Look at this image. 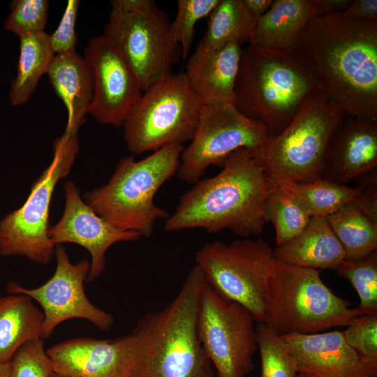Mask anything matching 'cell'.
<instances>
[{"label": "cell", "instance_id": "cell-1", "mask_svg": "<svg viewBox=\"0 0 377 377\" xmlns=\"http://www.w3.org/2000/svg\"><path fill=\"white\" fill-rule=\"evenodd\" d=\"M286 52L346 115L377 119V22L318 15Z\"/></svg>", "mask_w": 377, "mask_h": 377}, {"label": "cell", "instance_id": "cell-2", "mask_svg": "<svg viewBox=\"0 0 377 377\" xmlns=\"http://www.w3.org/2000/svg\"><path fill=\"white\" fill-rule=\"evenodd\" d=\"M222 167L219 173L202 178L180 197L166 219V231L202 228L216 233L228 229L248 238L263 230L266 200L276 185L252 150L235 151Z\"/></svg>", "mask_w": 377, "mask_h": 377}, {"label": "cell", "instance_id": "cell-3", "mask_svg": "<svg viewBox=\"0 0 377 377\" xmlns=\"http://www.w3.org/2000/svg\"><path fill=\"white\" fill-rule=\"evenodd\" d=\"M205 283L195 264L172 302L139 320L130 377H214L198 327Z\"/></svg>", "mask_w": 377, "mask_h": 377}, {"label": "cell", "instance_id": "cell-4", "mask_svg": "<svg viewBox=\"0 0 377 377\" xmlns=\"http://www.w3.org/2000/svg\"><path fill=\"white\" fill-rule=\"evenodd\" d=\"M316 91L309 73L288 52L251 45L242 49L233 104L271 136L281 132Z\"/></svg>", "mask_w": 377, "mask_h": 377}, {"label": "cell", "instance_id": "cell-5", "mask_svg": "<svg viewBox=\"0 0 377 377\" xmlns=\"http://www.w3.org/2000/svg\"><path fill=\"white\" fill-rule=\"evenodd\" d=\"M183 149L182 145H171L139 161L133 156L121 158L108 182L86 192L84 201L114 227L149 237L156 222L169 216L154 200L177 172Z\"/></svg>", "mask_w": 377, "mask_h": 377}, {"label": "cell", "instance_id": "cell-6", "mask_svg": "<svg viewBox=\"0 0 377 377\" xmlns=\"http://www.w3.org/2000/svg\"><path fill=\"white\" fill-rule=\"evenodd\" d=\"M360 316L349 300L325 285L318 270L275 260L267 283L264 323L279 336L347 327Z\"/></svg>", "mask_w": 377, "mask_h": 377}, {"label": "cell", "instance_id": "cell-7", "mask_svg": "<svg viewBox=\"0 0 377 377\" xmlns=\"http://www.w3.org/2000/svg\"><path fill=\"white\" fill-rule=\"evenodd\" d=\"M345 116L328 96L316 91L290 124L253 155L276 185L314 181L321 177L329 142Z\"/></svg>", "mask_w": 377, "mask_h": 377}, {"label": "cell", "instance_id": "cell-8", "mask_svg": "<svg viewBox=\"0 0 377 377\" xmlns=\"http://www.w3.org/2000/svg\"><path fill=\"white\" fill-rule=\"evenodd\" d=\"M202 105L184 73H170L144 90L123 124L124 140L133 154L191 141Z\"/></svg>", "mask_w": 377, "mask_h": 377}, {"label": "cell", "instance_id": "cell-9", "mask_svg": "<svg viewBox=\"0 0 377 377\" xmlns=\"http://www.w3.org/2000/svg\"><path fill=\"white\" fill-rule=\"evenodd\" d=\"M78 131L64 132L52 144L53 158L36 179L25 202L0 221V254L46 265L55 246L48 236L49 213L57 183L66 177L79 151Z\"/></svg>", "mask_w": 377, "mask_h": 377}, {"label": "cell", "instance_id": "cell-10", "mask_svg": "<svg viewBox=\"0 0 377 377\" xmlns=\"http://www.w3.org/2000/svg\"><path fill=\"white\" fill-rule=\"evenodd\" d=\"M274 261L273 249L262 239L243 238L230 244L214 241L195 255L207 283L248 309L256 323L265 320V296Z\"/></svg>", "mask_w": 377, "mask_h": 377}, {"label": "cell", "instance_id": "cell-11", "mask_svg": "<svg viewBox=\"0 0 377 377\" xmlns=\"http://www.w3.org/2000/svg\"><path fill=\"white\" fill-rule=\"evenodd\" d=\"M255 323L248 309L220 295L205 280L198 333L218 377H246L253 371V357L258 350Z\"/></svg>", "mask_w": 377, "mask_h": 377}, {"label": "cell", "instance_id": "cell-12", "mask_svg": "<svg viewBox=\"0 0 377 377\" xmlns=\"http://www.w3.org/2000/svg\"><path fill=\"white\" fill-rule=\"evenodd\" d=\"M170 24L151 0L133 11L111 9L103 35L131 68L142 91L172 73L179 46Z\"/></svg>", "mask_w": 377, "mask_h": 377}, {"label": "cell", "instance_id": "cell-13", "mask_svg": "<svg viewBox=\"0 0 377 377\" xmlns=\"http://www.w3.org/2000/svg\"><path fill=\"white\" fill-rule=\"evenodd\" d=\"M270 136L266 127L245 117L233 103L202 106L195 134L181 154L178 177L195 184L209 166H223L239 149L254 151Z\"/></svg>", "mask_w": 377, "mask_h": 377}, {"label": "cell", "instance_id": "cell-14", "mask_svg": "<svg viewBox=\"0 0 377 377\" xmlns=\"http://www.w3.org/2000/svg\"><path fill=\"white\" fill-rule=\"evenodd\" d=\"M56 269L51 278L36 288H26L15 281L7 285L8 294H24L36 302L44 315L42 339L49 337L59 324L73 318L88 320L101 331H109L113 316L94 306L87 297L84 283L87 280L90 261L71 262L61 244L54 250Z\"/></svg>", "mask_w": 377, "mask_h": 377}, {"label": "cell", "instance_id": "cell-15", "mask_svg": "<svg viewBox=\"0 0 377 377\" xmlns=\"http://www.w3.org/2000/svg\"><path fill=\"white\" fill-rule=\"evenodd\" d=\"M83 57L94 79L88 114L101 124L123 126L142 93L135 74L103 35L89 40Z\"/></svg>", "mask_w": 377, "mask_h": 377}, {"label": "cell", "instance_id": "cell-16", "mask_svg": "<svg viewBox=\"0 0 377 377\" xmlns=\"http://www.w3.org/2000/svg\"><path fill=\"white\" fill-rule=\"evenodd\" d=\"M65 207L59 221L50 227L52 244L73 243L87 249L90 256L87 281L92 282L105 267L108 249L119 242H132L141 237L136 232L121 230L96 214L81 198L75 184L67 181L64 186Z\"/></svg>", "mask_w": 377, "mask_h": 377}, {"label": "cell", "instance_id": "cell-17", "mask_svg": "<svg viewBox=\"0 0 377 377\" xmlns=\"http://www.w3.org/2000/svg\"><path fill=\"white\" fill-rule=\"evenodd\" d=\"M136 327L116 339L82 337L61 341L46 350L52 371L65 377H130Z\"/></svg>", "mask_w": 377, "mask_h": 377}, {"label": "cell", "instance_id": "cell-18", "mask_svg": "<svg viewBox=\"0 0 377 377\" xmlns=\"http://www.w3.org/2000/svg\"><path fill=\"white\" fill-rule=\"evenodd\" d=\"M280 337L297 374L309 377H377V368L349 346L343 331Z\"/></svg>", "mask_w": 377, "mask_h": 377}, {"label": "cell", "instance_id": "cell-19", "mask_svg": "<svg viewBox=\"0 0 377 377\" xmlns=\"http://www.w3.org/2000/svg\"><path fill=\"white\" fill-rule=\"evenodd\" d=\"M377 165V119L346 115L329 142L321 177L344 184Z\"/></svg>", "mask_w": 377, "mask_h": 377}, {"label": "cell", "instance_id": "cell-20", "mask_svg": "<svg viewBox=\"0 0 377 377\" xmlns=\"http://www.w3.org/2000/svg\"><path fill=\"white\" fill-rule=\"evenodd\" d=\"M242 48L230 43L219 50L196 47L184 74L202 106L233 103Z\"/></svg>", "mask_w": 377, "mask_h": 377}, {"label": "cell", "instance_id": "cell-21", "mask_svg": "<svg viewBox=\"0 0 377 377\" xmlns=\"http://www.w3.org/2000/svg\"><path fill=\"white\" fill-rule=\"evenodd\" d=\"M47 75L67 110L64 132L78 131L93 98L94 79L89 65L76 51L58 54Z\"/></svg>", "mask_w": 377, "mask_h": 377}, {"label": "cell", "instance_id": "cell-22", "mask_svg": "<svg viewBox=\"0 0 377 377\" xmlns=\"http://www.w3.org/2000/svg\"><path fill=\"white\" fill-rule=\"evenodd\" d=\"M288 265L317 269L335 268L346 259L344 249L325 217L312 216L306 227L273 250Z\"/></svg>", "mask_w": 377, "mask_h": 377}, {"label": "cell", "instance_id": "cell-23", "mask_svg": "<svg viewBox=\"0 0 377 377\" xmlns=\"http://www.w3.org/2000/svg\"><path fill=\"white\" fill-rule=\"evenodd\" d=\"M318 15V0H274L270 8L257 21L249 43L286 51Z\"/></svg>", "mask_w": 377, "mask_h": 377}, {"label": "cell", "instance_id": "cell-24", "mask_svg": "<svg viewBox=\"0 0 377 377\" xmlns=\"http://www.w3.org/2000/svg\"><path fill=\"white\" fill-rule=\"evenodd\" d=\"M43 323V311L27 295L1 297L0 362H9L23 345L42 339Z\"/></svg>", "mask_w": 377, "mask_h": 377}, {"label": "cell", "instance_id": "cell-25", "mask_svg": "<svg viewBox=\"0 0 377 377\" xmlns=\"http://www.w3.org/2000/svg\"><path fill=\"white\" fill-rule=\"evenodd\" d=\"M19 38L17 72L9 93L13 105H22L27 102L40 77L47 74L55 55L50 46L49 34L44 31L25 34Z\"/></svg>", "mask_w": 377, "mask_h": 377}, {"label": "cell", "instance_id": "cell-26", "mask_svg": "<svg viewBox=\"0 0 377 377\" xmlns=\"http://www.w3.org/2000/svg\"><path fill=\"white\" fill-rule=\"evenodd\" d=\"M208 17L206 31L198 45L207 50L249 43L256 24L243 0H219Z\"/></svg>", "mask_w": 377, "mask_h": 377}, {"label": "cell", "instance_id": "cell-27", "mask_svg": "<svg viewBox=\"0 0 377 377\" xmlns=\"http://www.w3.org/2000/svg\"><path fill=\"white\" fill-rule=\"evenodd\" d=\"M326 219L344 249L346 260L363 258L377 251V224L354 201Z\"/></svg>", "mask_w": 377, "mask_h": 377}, {"label": "cell", "instance_id": "cell-28", "mask_svg": "<svg viewBox=\"0 0 377 377\" xmlns=\"http://www.w3.org/2000/svg\"><path fill=\"white\" fill-rule=\"evenodd\" d=\"M291 193L312 216L325 217L355 201L358 190L320 177L306 183L279 184Z\"/></svg>", "mask_w": 377, "mask_h": 377}, {"label": "cell", "instance_id": "cell-29", "mask_svg": "<svg viewBox=\"0 0 377 377\" xmlns=\"http://www.w3.org/2000/svg\"><path fill=\"white\" fill-rule=\"evenodd\" d=\"M311 216L284 187L276 185L269 194L265 207V222L273 225L276 242L279 246L299 235Z\"/></svg>", "mask_w": 377, "mask_h": 377}, {"label": "cell", "instance_id": "cell-30", "mask_svg": "<svg viewBox=\"0 0 377 377\" xmlns=\"http://www.w3.org/2000/svg\"><path fill=\"white\" fill-rule=\"evenodd\" d=\"M334 270L357 292L361 314H377V251L360 259H345Z\"/></svg>", "mask_w": 377, "mask_h": 377}, {"label": "cell", "instance_id": "cell-31", "mask_svg": "<svg viewBox=\"0 0 377 377\" xmlns=\"http://www.w3.org/2000/svg\"><path fill=\"white\" fill-rule=\"evenodd\" d=\"M260 377H296L294 362L282 339L267 324L256 323Z\"/></svg>", "mask_w": 377, "mask_h": 377}, {"label": "cell", "instance_id": "cell-32", "mask_svg": "<svg viewBox=\"0 0 377 377\" xmlns=\"http://www.w3.org/2000/svg\"><path fill=\"white\" fill-rule=\"evenodd\" d=\"M219 0H178L175 18L170 24V34L181 49L184 60L188 56L195 27L201 19L209 15Z\"/></svg>", "mask_w": 377, "mask_h": 377}, {"label": "cell", "instance_id": "cell-33", "mask_svg": "<svg viewBox=\"0 0 377 377\" xmlns=\"http://www.w3.org/2000/svg\"><path fill=\"white\" fill-rule=\"evenodd\" d=\"M49 4L47 0L12 1L5 28L18 36L43 31L47 21Z\"/></svg>", "mask_w": 377, "mask_h": 377}, {"label": "cell", "instance_id": "cell-34", "mask_svg": "<svg viewBox=\"0 0 377 377\" xmlns=\"http://www.w3.org/2000/svg\"><path fill=\"white\" fill-rule=\"evenodd\" d=\"M52 372L43 339H39L27 342L15 353L7 377H50Z\"/></svg>", "mask_w": 377, "mask_h": 377}, {"label": "cell", "instance_id": "cell-35", "mask_svg": "<svg viewBox=\"0 0 377 377\" xmlns=\"http://www.w3.org/2000/svg\"><path fill=\"white\" fill-rule=\"evenodd\" d=\"M346 327L343 332L349 346L377 368V314L360 316Z\"/></svg>", "mask_w": 377, "mask_h": 377}, {"label": "cell", "instance_id": "cell-36", "mask_svg": "<svg viewBox=\"0 0 377 377\" xmlns=\"http://www.w3.org/2000/svg\"><path fill=\"white\" fill-rule=\"evenodd\" d=\"M80 3L78 0L67 1L59 25L52 34H49L50 46L55 54L76 51L75 24Z\"/></svg>", "mask_w": 377, "mask_h": 377}, {"label": "cell", "instance_id": "cell-37", "mask_svg": "<svg viewBox=\"0 0 377 377\" xmlns=\"http://www.w3.org/2000/svg\"><path fill=\"white\" fill-rule=\"evenodd\" d=\"M360 181L355 202L359 208L377 224V172L369 171L359 177Z\"/></svg>", "mask_w": 377, "mask_h": 377}, {"label": "cell", "instance_id": "cell-38", "mask_svg": "<svg viewBox=\"0 0 377 377\" xmlns=\"http://www.w3.org/2000/svg\"><path fill=\"white\" fill-rule=\"evenodd\" d=\"M343 17L367 22H377L376 0H355L341 13Z\"/></svg>", "mask_w": 377, "mask_h": 377}, {"label": "cell", "instance_id": "cell-39", "mask_svg": "<svg viewBox=\"0 0 377 377\" xmlns=\"http://www.w3.org/2000/svg\"><path fill=\"white\" fill-rule=\"evenodd\" d=\"M243 3L249 13L257 22L270 8L274 0H243Z\"/></svg>", "mask_w": 377, "mask_h": 377}, {"label": "cell", "instance_id": "cell-40", "mask_svg": "<svg viewBox=\"0 0 377 377\" xmlns=\"http://www.w3.org/2000/svg\"><path fill=\"white\" fill-rule=\"evenodd\" d=\"M353 0H318L319 15L342 13Z\"/></svg>", "mask_w": 377, "mask_h": 377}, {"label": "cell", "instance_id": "cell-41", "mask_svg": "<svg viewBox=\"0 0 377 377\" xmlns=\"http://www.w3.org/2000/svg\"><path fill=\"white\" fill-rule=\"evenodd\" d=\"M10 370L9 362H0V377H7Z\"/></svg>", "mask_w": 377, "mask_h": 377}, {"label": "cell", "instance_id": "cell-42", "mask_svg": "<svg viewBox=\"0 0 377 377\" xmlns=\"http://www.w3.org/2000/svg\"><path fill=\"white\" fill-rule=\"evenodd\" d=\"M50 377H65V376H61V375H60V374H57V373H55V372H54V371H52V372L51 373Z\"/></svg>", "mask_w": 377, "mask_h": 377}, {"label": "cell", "instance_id": "cell-43", "mask_svg": "<svg viewBox=\"0 0 377 377\" xmlns=\"http://www.w3.org/2000/svg\"><path fill=\"white\" fill-rule=\"evenodd\" d=\"M296 377H309V376L302 374H297Z\"/></svg>", "mask_w": 377, "mask_h": 377}]
</instances>
